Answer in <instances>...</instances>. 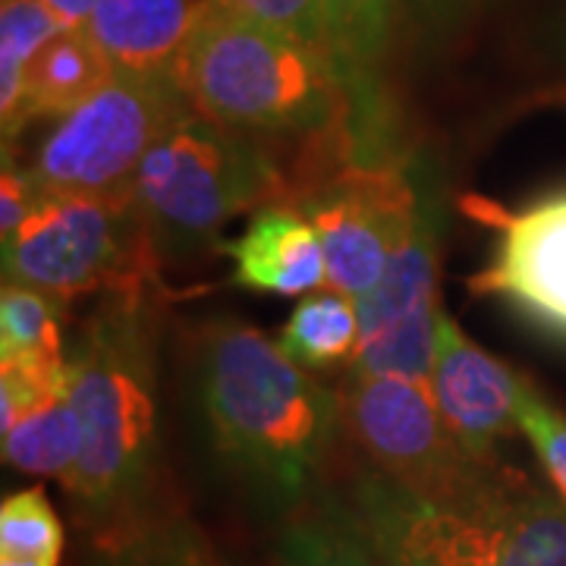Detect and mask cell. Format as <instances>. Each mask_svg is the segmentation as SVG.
Returning a JSON list of instances; mask_svg holds the SVG:
<instances>
[{"instance_id": "obj_30", "label": "cell", "mask_w": 566, "mask_h": 566, "mask_svg": "<svg viewBox=\"0 0 566 566\" xmlns=\"http://www.w3.org/2000/svg\"><path fill=\"white\" fill-rule=\"evenodd\" d=\"M0 566H57L48 560H22V557H0Z\"/></svg>"}, {"instance_id": "obj_29", "label": "cell", "mask_w": 566, "mask_h": 566, "mask_svg": "<svg viewBox=\"0 0 566 566\" xmlns=\"http://www.w3.org/2000/svg\"><path fill=\"white\" fill-rule=\"evenodd\" d=\"M39 3H44L70 29H85V22L92 17V10H95V0H39Z\"/></svg>"}, {"instance_id": "obj_19", "label": "cell", "mask_w": 566, "mask_h": 566, "mask_svg": "<svg viewBox=\"0 0 566 566\" xmlns=\"http://www.w3.org/2000/svg\"><path fill=\"white\" fill-rule=\"evenodd\" d=\"M66 300L25 283L3 281L0 290V365H63Z\"/></svg>"}, {"instance_id": "obj_15", "label": "cell", "mask_w": 566, "mask_h": 566, "mask_svg": "<svg viewBox=\"0 0 566 566\" xmlns=\"http://www.w3.org/2000/svg\"><path fill=\"white\" fill-rule=\"evenodd\" d=\"M117 70L104 57L88 29H66L51 41L25 73V88L17 117L3 126V145L20 136L32 123H54L73 107L102 92Z\"/></svg>"}, {"instance_id": "obj_16", "label": "cell", "mask_w": 566, "mask_h": 566, "mask_svg": "<svg viewBox=\"0 0 566 566\" xmlns=\"http://www.w3.org/2000/svg\"><path fill=\"white\" fill-rule=\"evenodd\" d=\"M406 0H322L327 48L346 76L349 95L378 92L375 70L385 61Z\"/></svg>"}, {"instance_id": "obj_5", "label": "cell", "mask_w": 566, "mask_h": 566, "mask_svg": "<svg viewBox=\"0 0 566 566\" xmlns=\"http://www.w3.org/2000/svg\"><path fill=\"white\" fill-rule=\"evenodd\" d=\"M340 394V431L359 447L371 469L422 504L488 516L513 491L479 463L447 428L428 385L390 375H349Z\"/></svg>"}, {"instance_id": "obj_3", "label": "cell", "mask_w": 566, "mask_h": 566, "mask_svg": "<svg viewBox=\"0 0 566 566\" xmlns=\"http://www.w3.org/2000/svg\"><path fill=\"white\" fill-rule=\"evenodd\" d=\"M177 82L205 120L264 145H324L349 133L353 95L337 61L223 0L196 3Z\"/></svg>"}, {"instance_id": "obj_10", "label": "cell", "mask_w": 566, "mask_h": 566, "mask_svg": "<svg viewBox=\"0 0 566 566\" xmlns=\"http://www.w3.org/2000/svg\"><path fill=\"white\" fill-rule=\"evenodd\" d=\"M485 218L497 237L469 290L501 300L538 331L566 340V189L516 211L488 208Z\"/></svg>"}, {"instance_id": "obj_8", "label": "cell", "mask_w": 566, "mask_h": 566, "mask_svg": "<svg viewBox=\"0 0 566 566\" xmlns=\"http://www.w3.org/2000/svg\"><path fill=\"white\" fill-rule=\"evenodd\" d=\"M192 107L174 76H126L63 114L41 136L25 170L54 196H133L145 155Z\"/></svg>"}, {"instance_id": "obj_23", "label": "cell", "mask_w": 566, "mask_h": 566, "mask_svg": "<svg viewBox=\"0 0 566 566\" xmlns=\"http://www.w3.org/2000/svg\"><path fill=\"white\" fill-rule=\"evenodd\" d=\"M107 566H223L189 520L142 523L107 545Z\"/></svg>"}, {"instance_id": "obj_2", "label": "cell", "mask_w": 566, "mask_h": 566, "mask_svg": "<svg viewBox=\"0 0 566 566\" xmlns=\"http://www.w3.org/2000/svg\"><path fill=\"white\" fill-rule=\"evenodd\" d=\"M196 387L223 463L264 497L300 501L340 431V394L245 322L205 327Z\"/></svg>"}, {"instance_id": "obj_26", "label": "cell", "mask_w": 566, "mask_h": 566, "mask_svg": "<svg viewBox=\"0 0 566 566\" xmlns=\"http://www.w3.org/2000/svg\"><path fill=\"white\" fill-rule=\"evenodd\" d=\"M223 3H230L233 10H240L245 17L283 29V32H290V35L308 41V44L331 54L322 0H223Z\"/></svg>"}, {"instance_id": "obj_21", "label": "cell", "mask_w": 566, "mask_h": 566, "mask_svg": "<svg viewBox=\"0 0 566 566\" xmlns=\"http://www.w3.org/2000/svg\"><path fill=\"white\" fill-rule=\"evenodd\" d=\"M488 566H566V504L547 491L513 494Z\"/></svg>"}, {"instance_id": "obj_14", "label": "cell", "mask_w": 566, "mask_h": 566, "mask_svg": "<svg viewBox=\"0 0 566 566\" xmlns=\"http://www.w3.org/2000/svg\"><path fill=\"white\" fill-rule=\"evenodd\" d=\"M199 0H95L85 22L104 57L126 76H174Z\"/></svg>"}, {"instance_id": "obj_7", "label": "cell", "mask_w": 566, "mask_h": 566, "mask_svg": "<svg viewBox=\"0 0 566 566\" xmlns=\"http://www.w3.org/2000/svg\"><path fill=\"white\" fill-rule=\"evenodd\" d=\"M409 161L359 158L353 148L305 155L293 170L296 205L315 227L327 262V290L359 303L381 281L390 255L416 218Z\"/></svg>"}, {"instance_id": "obj_24", "label": "cell", "mask_w": 566, "mask_h": 566, "mask_svg": "<svg viewBox=\"0 0 566 566\" xmlns=\"http://www.w3.org/2000/svg\"><path fill=\"white\" fill-rule=\"evenodd\" d=\"M63 526L41 488H22L0 504V557L61 564Z\"/></svg>"}, {"instance_id": "obj_18", "label": "cell", "mask_w": 566, "mask_h": 566, "mask_svg": "<svg viewBox=\"0 0 566 566\" xmlns=\"http://www.w3.org/2000/svg\"><path fill=\"white\" fill-rule=\"evenodd\" d=\"M3 460L25 475L57 479L66 485L80 460V419L70 400V390L32 406L22 419L0 431Z\"/></svg>"}, {"instance_id": "obj_22", "label": "cell", "mask_w": 566, "mask_h": 566, "mask_svg": "<svg viewBox=\"0 0 566 566\" xmlns=\"http://www.w3.org/2000/svg\"><path fill=\"white\" fill-rule=\"evenodd\" d=\"M39 0H0V123L10 126L22 102L25 73L41 51L66 32Z\"/></svg>"}, {"instance_id": "obj_12", "label": "cell", "mask_w": 566, "mask_h": 566, "mask_svg": "<svg viewBox=\"0 0 566 566\" xmlns=\"http://www.w3.org/2000/svg\"><path fill=\"white\" fill-rule=\"evenodd\" d=\"M353 506L385 566H488L504 506L488 516H457L409 497L378 472L359 475Z\"/></svg>"}, {"instance_id": "obj_20", "label": "cell", "mask_w": 566, "mask_h": 566, "mask_svg": "<svg viewBox=\"0 0 566 566\" xmlns=\"http://www.w3.org/2000/svg\"><path fill=\"white\" fill-rule=\"evenodd\" d=\"M281 349L303 368H331L353 363L359 346L356 303L337 290H318L303 296L277 334Z\"/></svg>"}, {"instance_id": "obj_1", "label": "cell", "mask_w": 566, "mask_h": 566, "mask_svg": "<svg viewBox=\"0 0 566 566\" xmlns=\"http://www.w3.org/2000/svg\"><path fill=\"white\" fill-rule=\"evenodd\" d=\"M158 315L151 293H111L70 349V400L80 460L66 494L114 545L129 535L158 465Z\"/></svg>"}, {"instance_id": "obj_13", "label": "cell", "mask_w": 566, "mask_h": 566, "mask_svg": "<svg viewBox=\"0 0 566 566\" xmlns=\"http://www.w3.org/2000/svg\"><path fill=\"white\" fill-rule=\"evenodd\" d=\"M227 255L233 259V283L255 293L303 300L327 286L324 245L296 205L259 208Z\"/></svg>"}, {"instance_id": "obj_28", "label": "cell", "mask_w": 566, "mask_h": 566, "mask_svg": "<svg viewBox=\"0 0 566 566\" xmlns=\"http://www.w3.org/2000/svg\"><path fill=\"white\" fill-rule=\"evenodd\" d=\"M482 0H406L403 17L419 29L424 39L441 41L450 32H457Z\"/></svg>"}, {"instance_id": "obj_6", "label": "cell", "mask_w": 566, "mask_h": 566, "mask_svg": "<svg viewBox=\"0 0 566 566\" xmlns=\"http://www.w3.org/2000/svg\"><path fill=\"white\" fill-rule=\"evenodd\" d=\"M3 281L25 283L61 300L85 293H151L161 259L136 196H54L41 192L22 230L7 240Z\"/></svg>"}, {"instance_id": "obj_11", "label": "cell", "mask_w": 566, "mask_h": 566, "mask_svg": "<svg viewBox=\"0 0 566 566\" xmlns=\"http://www.w3.org/2000/svg\"><path fill=\"white\" fill-rule=\"evenodd\" d=\"M428 390L447 428L479 460L494 465L497 444L516 428L523 378L494 359L441 308L434 331V356Z\"/></svg>"}, {"instance_id": "obj_9", "label": "cell", "mask_w": 566, "mask_h": 566, "mask_svg": "<svg viewBox=\"0 0 566 566\" xmlns=\"http://www.w3.org/2000/svg\"><path fill=\"white\" fill-rule=\"evenodd\" d=\"M416 180V218L390 255L381 281L356 303L359 346L349 375H390L428 385L434 331H438V271L444 199L441 180L428 158H409Z\"/></svg>"}, {"instance_id": "obj_27", "label": "cell", "mask_w": 566, "mask_h": 566, "mask_svg": "<svg viewBox=\"0 0 566 566\" xmlns=\"http://www.w3.org/2000/svg\"><path fill=\"white\" fill-rule=\"evenodd\" d=\"M41 199V189L25 170V164L13 158L10 148H3V177H0V243L13 240L29 221Z\"/></svg>"}, {"instance_id": "obj_25", "label": "cell", "mask_w": 566, "mask_h": 566, "mask_svg": "<svg viewBox=\"0 0 566 566\" xmlns=\"http://www.w3.org/2000/svg\"><path fill=\"white\" fill-rule=\"evenodd\" d=\"M516 428L526 434V441L535 450L554 494L566 504V412L547 403L526 378L516 403Z\"/></svg>"}, {"instance_id": "obj_17", "label": "cell", "mask_w": 566, "mask_h": 566, "mask_svg": "<svg viewBox=\"0 0 566 566\" xmlns=\"http://www.w3.org/2000/svg\"><path fill=\"white\" fill-rule=\"evenodd\" d=\"M281 566H385L353 504L322 501L283 528Z\"/></svg>"}, {"instance_id": "obj_4", "label": "cell", "mask_w": 566, "mask_h": 566, "mask_svg": "<svg viewBox=\"0 0 566 566\" xmlns=\"http://www.w3.org/2000/svg\"><path fill=\"white\" fill-rule=\"evenodd\" d=\"M290 192L293 174L271 145L223 129L196 111L151 145L133 189L161 262L192 259L223 223L286 202Z\"/></svg>"}]
</instances>
